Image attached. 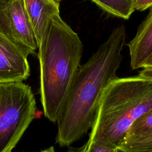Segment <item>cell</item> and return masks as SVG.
<instances>
[{
	"label": "cell",
	"mask_w": 152,
	"mask_h": 152,
	"mask_svg": "<svg viewBox=\"0 0 152 152\" xmlns=\"http://www.w3.org/2000/svg\"><path fill=\"white\" fill-rule=\"evenodd\" d=\"M126 27L115 28L88 60L80 65L56 122V142L69 146L91 129L104 88L118 78Z\"/></svg>",
	"instance_id": "6da1fadb"
},
{
	"label": "cell",
	"mask_w": 152,
	"mask_h": 152,
	"mask_svg": "<svg viewBox=\"0 0 152 152\" xmlns=\"http://www.w3.org/2000/svg\"><path fill=\"white\" fill-rule=\"evenodd\" d=\"M78 35L61 17L50 19L38 47L40 96L45 116L56 122L72 86L83 51Z\"/></svg>",
	"instance_id": "7a4b0ae2"
},
{
	"label": "cell",
	"mask_w": 152,
	"mask_h": 152,
	"mask_svg": "<svg viewBox=\"0 0 152 152\" xmlns=\"http://www.w3.org/2000/svg\"><path fill=\"white\" fill-rule=\"evenodd\" d=\"M152 110V81L140 75L118 78L104 90L89 138L118 148L131 125Z\"/></svg>",
	"instance_id": "3957f363"
},
{
	"label": "cell",
	"mask_w": 152,
	"mask_h": 152,
	"mask_svg": "<svg viewBox=\"0 0 152 152\" xmlns=\"http://www.w3.org/2000/svg\"><path fill=\"white\" fill-rule=\"evenodd\" d=\"M30 87L23 81L0 82V152H11L36 117Z\"/></svg>",
	"instance_id": "277c9868"
},
{
	"label": "cell",
	"mask_w": 152,
	"mask_h": 152,
	"mask_svg": "<svg viewBox=\"0 0 152 152\" xmlns=\"http://www.w3.org/2000/svg\"><path fill=\"white\" fill-rule=\"evenodd\" d=\"M29 55L11 36L0 33V82L26 80L30 75Z\"/></svg>",
	"instance_id": "5b68a950"
},
{
	"label": "cell",
	"mask_w": 152,
	"mask_h": 152,
	"mask_svg": "<svg viewBox=\"0 0 152 152\" xmlns=\"http://www.w3.org/2000/svg\"><path fill=\"white\" fill-rule=\"evenodd\" d=\"M6 14L12 37L30 54L34 53L38 46L24 0H9Z\"/></svg>",
	"instance_id": "8992f818"
},
{
	"label": "cell",
	"mask_w": 152,
	"mask_h": 152,
	"mask_svg": "<svg viewBox=\"0 0 152 152\" xmlns=\"http://www.w3.org/2000/svg\"><path fill=\"white\" fill-rule=\"evenodd\" d=\"M127 46L132 69L143 68L152 54V8L139 26L135 36Z\"/></svg>",
	"instance_id": "52a82bcc"
},
{
	"label": "cell",
	"mask_w": 152,
	"mask_h": 152,
	"mask_svg": "<svg viewBox=\"0 0 152 152\" xmlns=\"http://www.w3.org/2000/svg\"><path fill=\"white\" fill-rule=\"evenodd\" d=\"M24 2L39 47L51 18L59 13V5L52 0H24Z\"/></svg>",
	"instance_id": "ba28073f"
},
{
	"label": "cell",
	"mask_w": 152,
	"mask_h": 152,
	"mask_svg": "<svg viewBox=\"0 0 152 152\" xmlns=\"http://www.w3.org/2000/svg\"><path fill=\"white\" fill-rule=\"evenodd\" d=\"M106 13L124 20L129 18L133 12V0H89Z\"/></svg>",
	"instance_id": "9c48e42d"
},
{
	"label": "cell",
	"mask_w": 152,
	"mask_h": 152,
	"mask_svg": "<svg viewBox=\"0 0 152 152\" xmlns=\"http://www.w3.org/2000/svg\"><path fill=\"white\" fill-rule=\"evenodd\" d=\"M121 152H145L152 151V134L125 138L118 147Z\"/></svg>",
	"instance_id": "30bf717a"
},
{
	"label": "cell",
	"mask_w": 152,
	"mask_h": 152,
	"mask_svg": "<svg viewBox=\"0 0 152 152\" xmlns=\"http://www.w3.org/2000/svg\"><path fill=\"white\" fill-rule=\"evenodd\" d=\"M151 134L152 110L142 115L131 125L125 138L131 137L146 135Z\"/></svg>",
	"instance_id": "8fae6325"
},
{
	"label": "cell",
	"mask_w": 152,
	"mask_h": 152,
	"mask_svg": "<svg viewBox=\"0 0 152 152\" xmlns=\"http://www.w3.org/2000/svg\"><path fill=\"white\" fill-rule=\"evenodd\" d=\"M8 1L9 0H0V33L12 37L6 14V6Z\"/></svg>",
	"instance_id": "7c38bea8"
},
{
	"label": "cell",
	"mask_w": 152,
	"mask_h": 152,
	"mask_svg": "<svg viewBox=\"0 0 152 152\" xmlns=\"http://www.w3.org/2000/svg\"><path fill=\"white\" fill-rule=\"evenodd\" d=\"M85 152H119L116 147L101 145L95 142H92L88 145L85 144Z\"/></svg>",
	"instance_id": "4fadbf2b"
},
{
	"label": "cell",
	"mask_w": 152,
	"mask_h": 152,
	"mask_svg": "<svg viewBox=\"0 0 152 152\" xmlns=\"http://www.w3.org/2000/svg\"><path fill=\"white\" fill-rule=\"evenodd\" d=\"M152 8V0H135L134 2V11H144Z\"/></svg>",
	"instance_id": "5bb4252c"
},
{
	"label": "cell",
	"mask_w": 152,
	"mask_h": 152,
	"mask_svg": "<svg viewBox=\"0 0 152 152\" xmlns=\"http://www.w3.org/2000/svg\"><path fill=\"white\" fill-rule=\"evenodd\" d=\"M85 148H86V145L85 144L83 145L81 147L79 148H74V147H71L68 149V150L66 152H85ZM40 152H56L55 150V148L53 146H50V147L41 150Z\"/></svg>",
	"instance_id": "9a60e30c"
},
{
	"label": "cell",
	"mask_w": 152,
	"mask_h": 152,
	"mask_svg": "<svg viewBox=\"0 0 152 152\" xmlns=\"http://www.w3.org/2000/svg\"><path fill=\"white\" fill-rule=\"evenodd\" d=\"M138 75L152 81V67L142 68Z\"/></svg>",
	"instance_id": "2e32d148"
},
{
	"label": "cell",
	"mask_w": 152,
	"mask_h": 152,
	"mask_svg": "<svg viewBox=\"0 0 152 152\" xmlns=\"http://www.w3.org/2000/svg\"><path fill=\"white\" fill-rule=\"evenodd\" d=\"M145 67H152V54L147 59L146 62L144 64L143 68H145Z\"/></svg>",
	"instance_id": "e0dca14e"
},
{
	"label": "cell",
	"mask_w": 152,
	"mask_h": 152,
	"mask_svg": "<svg viewBox=\"0 0 152 152\" xmlns=\"http://www.w3.org/2000/svg\"><path fill=\"white\" fill-rule=\"evenodd\" d=\"M55 3H56V4H58V5H59L60 4V2H61V1H62V0H52Z\"/></svg>",
	"instance_id": "ac0fdd59"
},
{
	"label": "cell",
	"mask_w": 152,
	"mask_h": 152,
	"mask_svg": "<svg viewBox=\"0 0 152 152\" xmlns=\"http://www.w3.org/2000/svg\"><path fill=\"white\" fill-rule=\"evenodd\" d=\"M145 152H152V151H145Z\"/></svg>",
	"instance_id": "d6986e66"
},
{
	"label": "cell",
	"mask_w": 152,
	"mask_h": 152,
	"mask_svg": "<svg viewBox=\"0 0 152 152\" xmlns=\"http://www.w3.org/2000/svg\"><path fill=\"white\" fill-rule=\"evenodd\" d=\"M134 1H135V0H133V1H134Z\"/></svg>",
	"instance_id": "ffe728a7"
}]
</instances>
